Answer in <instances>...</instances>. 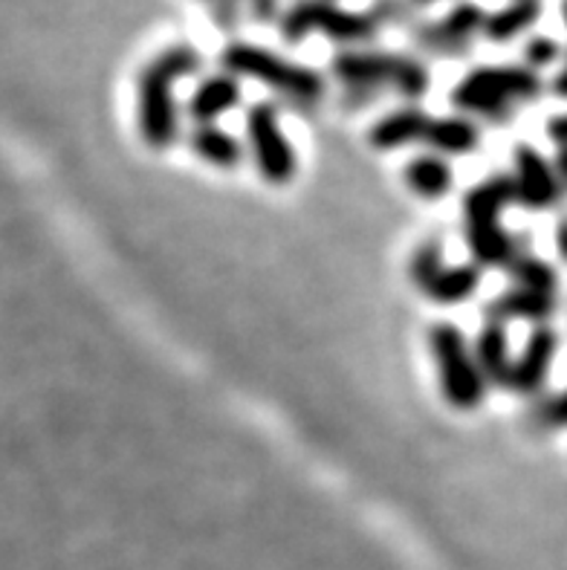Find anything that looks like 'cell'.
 Wrapping results in <instances>:
<instances>
[{
	"mask_svg": "<svg viewBox=\"0 0 567 570\" xmlns=\"http://www.w3.org/2000/svg\"><path fill=\"white\" fill-rule=\"evenodd\" d=\"M252 0H212L208 9H212V18H215L217 27L232 29L241 18H246V9H250Z\"/></svg>",
	"mask_w": 567,
	"mask_h": 570,
	"instance_id": "cb8c5ba5",
	"label": "cell"
},
{
	"mask_svg": "<svg viewBox=\"0 0 567 570\" xmlns=\"http://www.w3.org/2000/svg\"><path fill=\"white\" fill-rule=\"evenodd\" d=\"M371 14H374V21L380 27H385V23H405L414 14V7H411L409 0H377Z\"/></svg>",
	"mask_w": 567,
	"mask_h": 570,
	"instance_id": "d4e9b609",
	"label": "cell"
},
{
	"mask_svg": "<svg viewBox=\"0 0 567 570\" xmlns=\"http://www.w3.org/2000/svg\"><path fill=\"white\" fill-rule=\"evenodd\" d=\"M561 21H565L567 27V0H561Z\"/></svg>",
	"mask_w": 567,
	"mask_h": 570,
	"instance_id": "1f68e13d",
	"label": "cell"
},
{
	"mask_svg": "<svg viewBox=\"0 0 567 570\" xmlns=\"http://www.w3.org/2000/svg\"><path fill=\"white\" fill-rule=\"evenodd\" d=\"M556 296H541V293H532V289L510 287L504 289L496 302L489 304L487 313L492 322H532L536 327H541L547 318L554 316Z\"/></svg>",
	"mask_w": 567,
	"mask_h": 570,
	"instance_id": "e0dca14e",
	"label": "cell"
},
{
	"mask_svg": "<svg viewBox=\"0 0 567 570\" xmlns=\"http://www.w3.org/2000/svg\"><path fill=\"white\" fill-rule=\"evenodd\" d=\"M278 32L281 41L290 47L307 41L316 32L345 47H356L377 38L380 23L371 12H353V9L339 7L336 0H299L281 12Z\"/></svg>",
	"mask_w": 567,
	"mask_h": 570,
	"instance_id": "8992f818",
	"label": "cell"
},
{
	"mask_svg": "<svg viewBox=\"0 0 567 570\" xmlns=\"http://www.w3.org/2000/svg\"><path fill=\"white\" fill-rule=\"evenodd\" d=\"M510 177L512 186H516V203H521L525 209L545 212L556 206V200L561 197V186L556 180L550 159L536 151L532 145H516Z\"/></svg>",
	"mask_w": 567,
	"mask_h": 570,
	"instance_id": "30bf717a",
	"label": "cell"
},
{
	"mask_svg": "<svg viewBox=\"0 0 567 570\" xmlns=\"http://www.w3.org/2000/svg\"><path fill=\"white\" fill-rule=\"evenodd\" d=\"M565 58H567V50H565Z\"/></svg>",
	"mask_w": 567,
	"mask_h": 570,
	"instance_id": "836d02e7",
	"label": "cell"
},
{
	"mask_svg": "<svg viewBox=\"0 0 567 570\" xmlns=\"http://www.w3.org/2000/svg\"><path fill=\"white\" fill-rule=\"evenodd\" d=\"M333 79L345 87L348 101H368L382 90L420 101L431 90V72L423 58L385 50H342L331 61Z\"/></svg>",
	"mask_w": 567,
	"mask_h": 570,
	"instance_id": "7a4b0ae2",
	"label": "cell"
},
{
	"mask_svg": "<svg viewBox=\"0 0 567 570\" xmlns=\"http://www.w3.org/2000/svg\"><path fill=\"white\" fill-rule=\"evenodd\" d=\"M475 365L481 371L483 383L487 385H504L510 380L512 356H510V340H507V327L501 322L487 318V325L478 331V340L472 347Z\"/></svg>",
	"mask_w": 567,
	"mask_h": 570,
	"instance_id": "4fadbf2b",
	"label": "cell"
},
{
	"mask_svg": "<svg viewBox=\"0 0 567 570\" xmlns=\"http://www.w3.org/2000/svg\"><path fill=\"white\" fill-rule=\"evenodd\" d=\"M429 347L434 365H438L440 391L449 400V405H454L460 412L478 409L483 403V394H487V383L475 365L472 347H469L463 331L458 325L440 322V325L431 327Z\"/></svg>",
	"mask_w": 567,
	"mask_h": 570,
	"instance_id": "52a82bcc",
	"label": "cell"
},
{
	"mask_svg": "<svg viewBox=\"0 0 567 570\" xmlns=\"http://www.w3.org/2000/svg\"><path fill=\"white\" fill-rule=\"evenodd\" d=\"M561 56H565V50H561V43L556 41L554 36H541V32H536V36H530V41L525 43V67L532 72L554 67Z\"/></svg>",
	"mask_w": 567,
	"mask_h": 570,
	"instance_id": "603a6c76",
	"label": "cell"
},
{
	"mask_svg": "<svg viewBox=\"0 0 567 570\" xmlns=\"http://www.w3.org/2000/svg\"><path fill=\"white\" fill-rule=\"evenodd\" d=\"M188 148H192L194 157H201L203 163L223 168V171L237 168L246 157L244 142L217 125H194V130L188 134Z\"/></svg>",
	"mask_w": 567,
	"mask_h": 570,
	"instance_id": "ac0fdd59",
	"label": "cell"
},
{
	"mask_svg": "<svg viewBox=\"0 0 567 570\" xmlns=\"http://www.w3.org/2000/svg\"><path fill=\"white\" fill-rule=\"evenodd\" d=\"M483 18H487V12H483L481 3L467 0V3H458L454 9H449L438 21L417 27L414 43L429 56H463L472 47L475 38L481 36Z\"/></svg>",
	"mask_w": 567,
	"mask_h": 570,
	"instance_id": "9c48e42d",
	"label": "cell"
},
{
	"mask_svg": "<svg viewBox=\"0 0 567 570\" xmlns=\"http://www.w3.org/2000/svg\"><path fill=\"white\" fill-rule=\"evenodd\" d=\"M203 56L192 43H174L148 61L137 79V122L139 137L154 151H166L180 137V108H177V81L197 76Z\"/></svg>",
	"mask_w": 567,
	"mask_h": 570,
	"instance_id": "6da1fadb",
	"label": "cell"
},
{
	"mask_svg": "<svg viewBox=\"0 0 567 570\" xmlns=\"http://www.w3.org/2000/svg\"><path fill=\"white\" fill-rule=\"evenodd\" d=\"M443 267H446V261H443V249H440V244H434V240L420 244L417 246V253L411 255V264H409L411 284L423 293L426 284H429Z\"/></svg>",
	"mask_w": 567,
	"mask_h": 570,
	"instance_id": "7402d4cb",
	"label": "cell"
},
{
	"mask_svg": "<svg viewBox=\"0 0 567 570\" xmlns=\"http://www.w3.org/2000/svg\"><path fill=\"white\" fill-rule=\"evenodd\" d=\"M554 94L561 96V99H567V70H561L554 79Z\"/></svg>",
	"mask_w": 567,
	"mask_h": 570,
	"instance_id": "f546056e",
	"label": "cell"
},
{
	"mask_svg": "<svg viewBox=\"0 0 567 570\" xmlns=\"http://www.w3.org/2000/svg\"><path fill=\"white\" fill-rule=\"evenodd\" d=\"M556 249H559L561 261H567V215L556 224Z\"/></svg>",
	"mask_w": 567,
	"mask_h": 570,
	"instance_id": "f1b7e54d",
	"label": "cell"
},
{
	"mask_svg": "<svg viewBox=\"0 0 567 570\" xmlns=\"http://www.w3.org/2000/svg\"><path fill=\"white\" fill-rule=\"evenodd\" d=\"M241 101H244L241 81L229 72H215L206 76L188 96V116L194 125H217V119L232 114Z\"/></svg>",
	"mask_w": 567,
	"mask_h": 570,
	"instance_id": "7c38bea8",
	"label": "cell"
},
{
	"mask_svg": "<svg viewBox=\"0 0 567 570\" xmlns=\"http://www.w3.org/2000/svg\"><path fill=\"white\" fill-rule=\"evenodd\" d=\"M206 3H212V0H206Z\"/></svg>",
	"mask_w": 567,
	"mask_h": 570,
	"instance_id": "d6a6232c",
	"label": "cell"
},
{
	"mask_svg": "<svg viewBox=\"0 0 567 570\" xmlns=\"http://www.w3.org/2000/svg\"><path fill=\"white\" fill-rule=\"evenodd\" d=\"M516 203L510 174H492L463 197V235L478 269H504L516 258L518 240L501 226V212Z\"/></svg>",
	"mask_w": 567,
	"mask_h": 570,
	"instance_id": "277c9868",
	"label": "cell"
},
{
	"mask_svg": "<svg viewBox=\"0 0 567 570\" xmlns=\"http://www.w3.org/2000/svg\"><path fill=\"white\" fill-rule=\"evenodd\" d=\"M246 154L252 157L258 174L270 186H287L299 171L293 142L281 128L278 108L273 101H255L246 108Z\"/></svg>",
	"mask_w": 567,
	"mask_h": 570,
	"instance_id": "ba28073f",
	"label": "cell"
},
{
	"mask_svg": "<svg viewBox=\"0 0 567 570\" xmlns=\"http://www.w3.org/2000/svg\"><path fill=\"white\" fill-rule=\"evenodd\" d=\"M504 269L510 273L512 287L532 289V293H541V296H556L559 278H556V269L547 261L536 258L530 253H518Z\"/></svg>",
	"mask_w": 567,
	"mask_h": 570,
	"instance_id": "44dd1931",
	"label": "cell"
},
{
	"mask_svg": "<svg viewBox=\"0 0 567 570\" xmlns=\"http://www.w3.org/2000/svg\"><path fill=\"white\" fill-rule=\"evenodd\" d=\"M429 119L431 116L423 114L417 105H405V108H397L382 116L380 122L371 128L368 139H371L377 151H397V148H405V145L423 142Z\"/></svg>",
	"mask_w": 567,
	"mask_h": 570,
	"instance_id": "5bb4252c",
	"label": "cell"
},
{
	"mask_svg": "<svg viewBox=\"0 0 567 570\" xmlns=\"http://www.w3.org/2000/svg\"><path fill=\"white\" fill-rule=\"evenodd\" d=\"M402 180H405L411 195L423 197V200H440L452 191L454 171L449 159L438 157V154H420L405 166Z\"/></svg>",
	"mask_w": 567,
	"mask_h": 570,
	"instance_id": "d6986e66",
	"label": "cell"
},
{
	"mask_svg": "<svg viewBox=\"0 0 567 570\" xmlns=\"http://www.w3.org/2000/svg\"><path fill=\"white\" fill-rule=\"evenodd\" d=\"M481 287V269L475 264H458V267H443L423 287V296L438 304H460L472 298Z\"/></svg>",
	"mask_w": 567,
	"mask_h": 570,
	"instance_id": "ffe728a7",
	"label": "cell"
},
{
	"mask_svg": "<svg viewBox=\"0 0 567 570\" xmlns=\"http://www.w3.org/2000/svg\"><path fill=\"white\" fill-rule=\"evenodd\" d=\"M545 14L541 0H510L496 12H487L481 36L492 43H512L516 38L527 36Z\"/></svg>",
	"mask_w": 567,
	"mask_h": 570,
	"instance_id": "9a60e30c",
	"label": "cell"
},
{
	"mask_svg": "<svg viewBox=\"0 0 567 570\" xmlns=\"http://www.w3.org/2000/svg\"><path fill=\"white\" fill-rule=\"evenodd\" d=\"M541 423L550 429H567V389L561 391L559 397L545 403V409H541Z\"/></svg>",
	"mask_w": 567,
	"mask_h": 570,
	"instance_id": "484cf974",
	"label": "cell"
},
{
	"mask_svg": "<svg viewBox=\"0 0 567 570\" xmlns=\"http://www.w3.org/2000/svg\"><path fill=\"white\" fill-rule=\"evenodd\" d=\"M539 94V72L527 70L525 65H483L454 85L452 105L487 122H507L518 105H527Z\"/></svg>",
	"mask_w": 567,
	"mask_h": 570,
	"instance_id": "5b68a950",
	"label": "cell"
},
{
	"mask_svg": "<svg viewBox=\"0 0 567 570\" xmlns=\"http://www.w3.org/2000/svg\"><path fill=\"white\" fill-rule=\"evenodd\" d=\"M409 3H411V7H420V9H423V7H431V3H440V0H409Z\"/></svg>",
	"mask_w": 567,
	"mask_h": 570,
	"instance_id": "4dcf8cb0",
	"label": "cell"
},
{
	"mask_svg": "<svg viewBox=\"0 0 567 570\" xmlns=\"http://www.w3.org/2000/svg\"><path fill=\"white\" fill-rule=\"evenodd\" d=\"M223 72L241 79H252L264 85L266 90L278 94L281 99L293 101V108H316L324 99V76L313 67H304L293 58L278 56L270 47L250 41H232L221 52Z\"/></svg>",
	"mask_w": 567,
	"mask_h": 570,
	"instance_id": "3957f363",
	"label": "cell"
},
{
	"mask_svg": "<svg viewBox=\"0 0 567 570\" xmlns=\"http://www.w3.org/2000/svg\"><path fill=\"white\" fill-rule=\"evenodd\" d=\"M556 347H559V340L550 327H536L530 333L527 345L521 347V354L512 360L510 380H507V389L521 394V397H532L545 389L547 376H550V368H554L556 360Z\"/></svg>",
	"mask_w": 567,
	"mask_h": 570,
	"instance_id": "8fae6325",
	"label": "cell"
},
{
	"mask_svg": "<svg viewBox=\"0 0 567 570\" xmlns=\"http://www.w3.org/2000/svg\"><path fill=\"white\" fill-rule=\"evenodd\" d=\"M550 166H554L559 186L567 188V148H559V151H556V159L550 163Z\"/></svg>",
	"mask_w": 567,
	"mask_h": 570,
	"instance_id": "83f0119b",
	"label": "cell"
},
{
	"mask_svg": "<svg viewBox=\"0 0 567 570\" xmlns=\"http://www.w3.org/2000/svg\"><path fill=\"white\" fill-rule=\"evenodd\" d=\"M545 130H547V139H550L556 148H567V114L550 116Z\"/></svg>",
	"mask_w": 567,
	"mask_h": 570,
	"instance_id": "4316f807",
	"label": "cell"
},
{
	"mask_svg": "<svg viewBox=\"0 0 567 570\" xmlns=\"http://www.w3.org/2000/svg\"><path fill=\"white\" fill-rule=\"evenodd\" d=\"M423 145H429L438 157H467L478 151L481 145V128L469 116H443V119H429V128L423 134Z\"/></svg>",
	"mask_w": 567,
	"mask_h": 570,
	"instance_id": "2e32d148",
	"label": "cell"
}]
</instances>
